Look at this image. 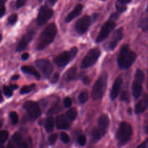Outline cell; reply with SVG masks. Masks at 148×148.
<instances>
[{
  "instance_id": "f546056e",
  "label": "cell",
  "mask_w": 148,
  "mask_h": 148,
  "mask_svg": "<svg viewBox=\"0 0 148 148\" xmlns=\"http://www.w3.org/2000/svg\"><path fill=\"white\" fill-rule=\"evenodd\" d=\"M60 106L57 104V103H55L54 105H53L50 109L49 110H48V112H47V114L49 115H52V114H56L58 112H60Z\"/></svg>"
},
{
  "instance_id": "7bdbcfd3",
  "label": "cell",
  "mask_w": 148,
  "mask_h": 148,
  "mask_svg": "<svg viewBox=\"0 0 148 148\" xmlns=\"http://www.w3.org/2000/svg\"><path fill=\"white\" fill-rule=\"evenodd\" d=\"M118 17H119V14L117 13H113L111 14L110 16H109V20L115 22L117 20Z\"/></svg>"
},
{
  "instance_id": "277c9868",
  "label": "cell",
  "mask_w": 148,
  "mask_h": 148,
  "mask_svg": "<svg viewBox=\"0 0 148 148\" xmlns=\"http://www.w3.org/2000/svg\"><path fill=\"white\" fill-rule=\"evenodd\" d=\"M132 134V129L130 124L127 122H121L116 132V139L119 146L125 145L131 139Z\"/></svg>"
},
{
  "instance_id": "5bb4252c",
  "label": "cell",
  "mask_w": 148,
  "mask_h": 148,
  "mask_svg": "<svg viewBox=\"0 0 148 148\" xmlns=\"http://www.w3.org/2000/svg\"><path fill=\"white\" fill-rule=\"evenodd\" d=\"M109 124V119L107 114L101 115L98 119V127L97 128L102 136H103L108 130Z\"/></svg>"
},
{
  "instance_id": "c3c4849f",
  "label": "cell",
  "mask_w": 148,
  "mask_h": 148,
  "mask_svg": "<svg viewBox=\"0 0 148 148\" xmlns=\"http://www.w3.org/2000/svg\"><path fill=\"white\" fill-rule=\"evenodd\" d=\"M7 148H16V147L12 141H9L7 145Z\"/></svg>"
},
{
  "instance_id": "d590c367",
  "label": "cell",
  "mask_w": 148,
  "mask_h": 148,
  "mask_svg": "<svg viewBox=\"0 0 148 148\" xmlns=\"http://www.w3.org/2000/svg\"><path fill=\"white\" fill-rule=\"evenodd\" d=\"M60 137H61V140L64 142V143H68L70 140V137L66 133V132H62L61 133V135H60Z\"/></svg>"
},
{
  "instance_id": "ac0fdd59",
  "label": "cell",
  "mask_w": 148,
  "mask_h": 148,
  "mask_svg": "<svg viewBox=\"0 0 148 148\" xmlns=\"http://www.w3.org/2000/svg\"><path fill=\"white\" fill-rule=\"evenodd\" d=\"M83 5L80 3L77 4L74 9L68 14L65 18V21L66 23H69L73 20L75 17H77L82 13L83 10Z\"/></svg>"
},
{
  "instance_id": "ffe728a7",
  "label": "cell",
  "mask_w": 148,
  "mask_h": 148,
  "mask_svg": "<svg viewBox=\"0 0 148 148\" xmlns=\"http://www.w3.org/2000/svg\"><path fill=\"white\" fill-rule=\"evenodd\" d=\"M12 139L16 144L17 148H29V145L24 140L22 135L20 132H15L12 136Z\"/></svg>"
},
{
  "instance_id": "bcb514c9",
  "label": "cell",
  "mask_w": 148,
  "mask_h": 148,
  "mask_svg": "<svg viewBox=\"0 0 148 148\" xmlns=\"http://www.w3.org/2000/svg\"><path fill=\"white\" fill-rule=\"evenodd\" d=\"M29 57V54L28 53H24L21 56V59L23 60H27Z\"/></svg>"
},
{
  "instance_id": "8d00e7d4",
  "label": "cell",
  "mask_w": 148,
  "mask_h": 148,
  "mask_svg": "<svg viewBox=\"0 0 148 148\" xmlns=\"http://www.w3.org/2000/svg\"><path fill=\"white\" fill-rule=\"evenodd\" d=\"M3 92H4L5 95L6 97H11L13 95L12 90H11L10 88L9 87H8V86H4L3 87Z\"/></svg>"
},
{
  "instance_id": "3957f363",
  "label": "cell",
  "mask_w": 148,
  "mask_h": 148,
  "mask_svg": "<svg viewBox=\"0 0 148 148\" xmlns=\"http://www.w3.org/2000/svg\"><path fill=\"white\" fill-rule=\"evenodd\" d=\"M108 85V75L105 71H103L95 82L91 92L92 98L94 100L101 99L107 88Z\"/></svg>"
},
{
  "instance_id": "ba28073f",
  "label": "cell",
  "mask_w": 148,
  "mask_h": 148,
  "mask_svg": "<svg viewBox=\"0 0 148 148\" xmlns=\"http://www.w3.org/2000/svg\"><path fill=\"white\" fill-rule=\"evenodd\" d=\"M23 108L27 111V119L29 120L34 121L41 114L39 105L32 101H28L23 105Z\"/></svg>"
},
{
  "instance_id": "db71d44e",
  "label": "cell",
  "mask_w": 148,
  "mask_h": 148,
  "mask_svg": "<svg viewBox=\"0 0 148 148\" xmlns=\"http://www.w3.org/2000/svg\"><path fill=\"white\" fill-rule=\"evenodd\" d=\"M3 100V98H2V94H1V91L0 90V103L2 102V101Z\"/></svg>"
},
{
  "instance_id": "9c48e42d",
  "label": "cell",
  "mask_w": 148,
  "mask_h": 148,
  "mask_svg": "<svg viewBox=\"0 0 148 148\" xmlns=\"http://www.w3.org/2000/svg\"><path fill=\"white\" fill-rule=\"evenodd\" d=\"M54 12L51 8L47 5L42 6L40 8L36 18L37 24L39 26L44 25L53 16Z\"/></svg>"
},
{
  "instance_id": "603a6c76",
  "label": "cell",
  "mask_w": 148,
  "mask_h": 148,
  "mask_svg": "<svg viewBox=\"0 0 148 148\" xmlns=\"http://www.w3.org/2000/svg\"><path fill=\"white\" fill-rule=\"evenodd\" d=\"M77 72V68L75 66L71 67L68 71L65 72L64 76L66 81H71L74 79Z\"/></svg>"
},
{
  "instance_id": "b9f144b4",
  "label": "cell",
  "mask_w": 148,
  "mask_h": 148,
  "mask_svg": "<svg viewBox=\"0 0 148 148\" xmlns=\"http://www.w3.org/2000/svg\"><path fill=\"white\" fill-rule=\"evenodd\" d=\"M26 3V1L25 0H18L16 2V6L17 8H20L23 6Z\"/></svg>"
},
{
  "instance_id": "7a4b0ae2",
  "label": "cell",
  "mask_w": 148,
  "mask_h": 148,
  "mask_svg": "<svg viewBox=\"0 0 148 148\" xmlns=\"http://www.w3.org/2000/svg\"><path fill=\"white\" fill-rule=\"evenodd\" d=\"M57 32V28L54 23L48 24L40 34L37 49L42 50L49 45L54 40Z\"/></svg>"
},
{
  "instance_id": "8fae6325",
  "label": "cell",
  "mask_w": 148,
  "mask_h": 148,
  "mask_svg": "<svg viewBox=\"0 0 148 148\" xmlns=\"http://www.w3.org/2000/svg\"><path fill=\"white\" fill-rule=\"evenodd\" d=\"M35 64L46 78H49L50 76L53 71V66L48 60H36L35 61Z\"/></svg>"
},
{
  "instance_id": "f6af8a7d",
  "label": "cell",
  "mask_w": 148,
  "mask_h": 148,
  "mask_svg": "<svg viewBox=\"0 0 148 148\" xmlns=\"http://www.w3.org/2000/svg\"><path fill=\"white\" fill-rule=\"evenodd\" d=\"M147 146V140H146L145 142H142L141 144L138 146L136 148H146Z\"/></svg>"
},
{
  "instance_id": "6f0895ef",
  "label": "cell",
  "mask_w": 148,
  "mask_h": 148,
  "mask_svg": "<svg viewBox=\"0 0 148 148\" xmlns=\"http://www.w3.org/2000/svg\"><path fill=\"white\" fill-rule=\"evenodd\" d=\"M1 39H2V35L0 34V42H1Z\"/></svg>"
},
{
  "instance_id": "d6a6232c",
  "label": "cell",
  "mask_w": 148,
  "mask_h": 148,
  "mask_svg": "<svg viewBox=\"0 0 148 148\" xmlns=\"http://www.w3.org/2000/svg\"><path fill=\"white\" fill-rule=\"evenodd\" d=\"M120 99L123 101L129 102L130 101V97L128 92L126 91H123L121 94Z\"/></svg>"
},
{
  "instance_id": "30bf717a",
  "label": "cell",
  "mask_w": 148,
  "mask_h": 148,
  "mask_svg": "<svg viewBox=\"0 0 148 148\" xmlns=\"http://www.w3.org/2000/svg\"><path fill=\"white\" fill-rule=\"evenodd\" d=\"M116 26V24L114 21H111L110 20H108L107 21H106L102 26L99 33L95 39V42L100 43L105 40L106 38H108L110 33L113 31Z\"/></svg>"
},
{
  "instance_id": "74e56055",
  "label": "cell",
  "mask_w": 148,
  "mask_h": 148,
  "mask_svg": "<svg viewBox=\"0 0 148 148\" xmlns=\"http://www.w3.org/2000/svg\"><path fill=\"white\" fill-rule=\"evenodd\" d=\"M5 2V1H0V18L2 17L5 13V7L4 5Z\"/></svg>"
},
{
  "instance_id": "83f0119b",
  "label": "cell",
  "mask_w": 148,
  "mask_h": 148,
  "mask_svg": "<svg viewBox=\"0 0 148 148\" xmlns=\"http://www.w3.org/2000/svg\"><path fill=\"white\" fill-rule=\"evenodd\" d=\"M78 99L81 103H86L88 99V94L87 91H82L78 96Z\"/></svg>"
},
{
  "instance_id": "e575fe53",
  "label": "cell",
  "mask_w": 148,
  "mask_h": 148,
  "mask_svg": "<svg viewBox=\"0 0 148 148\" xmlns=\"http://www.w3.org/2000/svg\"><path fill=\"white\" fill-rule=\"evenodd\" d=\"M58 138V135L56 133H53L52 134H51L48 138V140H49V143L50 145H54Z\"/></svg>"
},
{
  "instance_id": "681fc988",
  "label": "cell",
  "mask_w": 148,
  "mask_h": 148,
  "mask_svg": "<svg viewBox=\"0 0 148 148\" xmlns=\"http://www.w3.org/2000/svg\"><path fill=\"white\" fill-rule=\"evenodd\" d=\"M9 87L10 88L11 90H16V89L18 88V86L17 85H16V84H10Z\"/></svg>"
},
{
  "instance_id": "d4e9b609",
  "label": "cell",
  "mask_w": 148,
  "mask_h": 148,
  "mask_svg": "<svg viewBox=\"0 0 148 148\" xmlns=\"http://www.w3.org/2000/svg\"><path fill=\"white\" fill-rule=\"evenodd\" d=\"M66 116L68 119L70 121H73L75 120L77 116V111L75 108H71L69 109L66 113Z\"/></svg>"
},
{
  "instance_id": "1f68e13d",
  "label": "cell",
  "mask_w": 148,
  "mask_h": 148,
  "mask_svg": "<svg viewBox=\"0 0 148 148\" xmlns=\"http://www.w3.org/2000/svg\"><path fill=\"white\" fill-rule=\"evenodd\" d=\"M10 118L12 120V122L14 124H16L18 121V116L16 112H12L9 114Z\"/></svg>"
},
{
  "instance_id": "2e32d148",
  "label": "cell",
  "mask_w": 148,
  "mask_h": 148,
  "mask_svg": "<svg viewBox=\"0 0 148 148\" xmlns=\"http://www.w3.org/2000/svg\"><path fill=\"white\" fill-rule=\"evenodd\" d=\"M123 79L121 76H118L116 78L114 83L112 86V88L110 91V97L112 100L115 99L118 96L120 90L121 89L122 84H123Z\"/></svg>"
},
{
  "instance_id": "f1b7e54d",
  "label": "cell",
  "mask_w": 148,
  "mask_h": 148,
  "mask_svg": "<svg viewBox=\"0 0 148 148\" xmlns=\"http://www.w3.org/2000/svg\"><path fill=\"white\" fill-rule=\"evenodd\" d=\"M35 86V84H31L30 85H27V86H23L20 90V94H24L29 92L31 91H32L34 89Z\"/></svg>"
},
{
  "instance_id": "484cf974",
  "label": "cell",
  "mask_w": 148,
  "mask_h": 148,
  "mask_svg": "<svg viewBox=\"0 0 148 148\" xmlns=\"http://www.w3.org/2000/svg\"><path fill=\"white\" fill-rule=\"evenodd\" d=\"M138 27L141 28L143 31H146L148 28V19L147 17L141 18L138 23Z\"/></svg>"
},
{
  "instance_id": "816d5d0a",
  "label": "cell",
  "mask_w": 148,
  "mask_h": 148,
  "mask_svg": "<svg viewBox=\"0 0 148 148\" xmlns=\"http://www.w3.org/2000/svg\"><path fill=\"white\" fill-rule=\"evenodd\" d=\"M19 77H20V76L18 75H14L12 77V79L16 80H17L19 78Z\"/></svg>"
},
{
  "instance_id": "ee69618b",
  "label": "cell",
  "mask_w": 148,
  "mask_h": 148,
  "mask_svg": "<svg viewBox=\"0 0 148 148\" xmlns=\"http://www.w3.org/2000/svg\"><path fill=\"white\" fill-rule=\"evenodd\" d=\"M82 80H83V82L84 84H89L90 83L91 80V79H90V77L89 76H86L83 77Z\"/></svg>"
},
{
  "instance_id": "6da1fadb",
  "label": "cell",
  "mask_w": 148,
  "mask_h": 148,
  "mask_svg": "<svg viewBox=\"0 0 148 148\" xmlns=\"http://www.w3.org/2000/svg\"><path fill=\"white\" fill-rule=\"evenodd\" d=\"M135 51L130 50L128 45L125 44L120 49L117 57V64L121 69H127L131 67L136 58Z\"/></svg>"
},
{
  "instance_id": "cb8c5ba5",
  "label": "cell",
  "mask_w": 148,
  "mask_h": 148,
  "mask_svg": "<svg viewBox=\"0 0 148 148\" xmlns=\"http://www.w3.org/2000/svg\"><path fill=\"white\" fill-rule=\"evenodd\" d=\"M44 127L45 130L47 132H51L53 130L54 120L52 117H49L46 119L44 124Z\"/></svg>"
},
{
  "instance_id": "836d02e7",
  "label": "cell",
  "mask_w": 148,
  "mask_h": 148,
  "mask_svg": "<svg viewBox=\"0 0 148 148\" xmlns=\"http://www.w3.org/2000/svg\"><path fill=\"white\" fill-rule=\"evenodd\" d=\"M17 20V14L16 13L11 14L9 17H8V23L10 25H14L16 22Z\"/></svg>"
},
{
  "instance_id": "60d3db41",
  "label": "cell",
  "mask_w": 148,
  "mask_h": 148,
  "mask_svg": "<svg viewBox=\"0 0 148 148\" xmlns=\"http://www.w3.org/2000/svg\"><path fill=\"white\" fill-rule=\"evenodd\" d=\"M59 77H60V75H59V73H55L54 75H53V76H52V77H51V82L52 83H56L57 81H58V79H59Z\"/></svg>"
},
{
  "instance_id": "4dcf8cb0",
  "label": "cell",
  "mask_w": 148,
  "mask_h": 148,
  "mask_svg": "<svg viewBox=\"0 0 148 148\" xmlns=\"http://www.w3.org/2000/svg\"><path fill=\"white\" fill-rule=\"evenodd\" d=\"M9 136V133L7 131L3 130L0 131V143L2 144L5 142Z\"/></svg>"
},
{
  "instance_id": "9a60e30c",
  "label": "cell",
  "mask_w": 148,
  "mask_h": 148,
  "mask_svg": "<svg viewBox=\"0 0 148 148\" xmlns=\"http://www.w3.org/2000/svg\"><path fill=\"white\" fill-rule=\"evenodd\" d=\"M123 36V29L120 28L116 30L113 33L112 38L109 43V49L110 50H113L117 46L119 42L121 40Z\"/></svg>"
},
{
  "instance_id": "11a10c76",
  "label": "cell",
  "mask_w": 148,
  "mask_h": 148,
  "mask_svg": "<svg viewBox=\"0 0 148 148\" xmlns=\"http://www.w3.org/2000/svg\"><path fill=\"white\" fill-rule=\"evenodd\" d=\"M0 148H5V146L2 144H0Z\"/></svg>"
},
{
  "instance_id": "ab89813d",
  "label": "cell",
  "mask_w": 148,
  "mask_h": 148,
  "mask_svg": "<svg viewBox=\"0 0 148 148\" xmlns=\"http://www.w3.org/2000/svg\"><path fill=\"white\" fill-rule=\"evenodd\" d=\"M63 103L66 108H69L72 105V100L69 97H66L64 99Z\"/></svg>"
},
{
  "instance_id": "f5cc1de1",
  "label": "cell",
  "mask_w": 148,
  "mask_h": 148,
  "mask_svg": "<svg viewBox=\"0 0 148 148\" xmlns=\"http://www.w3.org/2000/svg\"><path fill=\"white\" fill-rule=\"evenodd\" d=\"M128 113L130 114H132V109L131 108H128Z\"/></svg>"
},
{
  "instance_id": "4fadbf2b",
  "label": "cell",
  "mask_w": 148,
  "mask_h": 148,
  "mask_svg": "<svg viewBox=\"0 0 148 148\" xmlns=\"http://www.w3.org/2000/svg\"><path fill=\"white\" fill-rule=\"evenodd\" d=\"M34 35L35 32L33 31H30L27 32L24 35H23L21 39L20 40L19 43L17 45L16 50L17 51H21L24 50L33 39Z\"/></svg>"
},
{
  "instance_id": "7dc6e473",
  "label": "cell",
  "mask_w": 148,
  "mask_h": 148,
  "mask_svg": "<svg viewBox=\"0 0 148 148\" xmlns=\"http://www.w3.org/2000/svg\"><path fill=\"white\" fill-rule=\"evenodd\" d=\"M98 13H94L92 15V17L91 18L90 17V18H91V22H94L96 20H97V17H98Z\"/></svg>"
},
{
  "instance_id": "e0dca14e",
  "label": "cell",
  "mask_w": 148,
  "mask_h": 148,
  "mask_svg": "<svg viewBox=\"0 0 148 148\" xmlns=\"http://www.w3.org/2000/svg\"><path fill=\"white\" fill-rule=\"evenodd\" d=\"M56 125L57 128L66 130L69 127V120L64 114H60L56 119Z\"/></svg>"
},
{
  "instance_id": "f35d334b",
  "label": "cell",
  "mask_w": 148,
  "mask_h": 148,
  "mask_svg": "<svg viewBox=\"0 0 148 148\" xmlns=\"http://www.w3.org/2000/svg\"><path fill=\"white\" fill-rule=\"evenodd\" d=\"M78 142L81 146H84L86 142V138L84 135H81L78 138Z\"/></svg>"
},
{
  "instance_id": "44dd1931",
  "label": "cell",
  "mask_w": 148,
  "mask_h": 148,
  "mask_svg": "<svg viewBox=\"0 0 148 148\" xmlns=\"http://www.w3.org/2000/svg\"><path fill=\"white\" fill-rule=\"evenodd\" d=\"M21 71L27 74L34 76L36 79H39L40 78V75L39 73L32 66H23L21 68Z\"/></svg>"
},
{
  "instance_id": "7402d4cb",
  "label": "cell",
  "mask_w": 148,
  "mask_h": 148,
  "mask_svg": "<svg viewBox=\"0 0 148 148\" xmlns=\"http://www.w3.org/2000/svg\"><path fill=\"white\" fill-rule=\"evenodd\" d=\"M131 2V1L117 0L115 3V7L117 13H121L127 10V4Z\"/></svg>"
},
{
  "instance_id": "f907efd6",
  "label": "cell",
  "mask_w": 148,
  "mask_h": 148,
  "mask_svg": "<svg viewBox=\"0 0 148 148\" xmlns=\"http://www.w3.org/2000/svg\"><path fill=\"white\" fill-rule=\"evenodd\" d=\"M57 2V1H53V0H51V1H47V2H49V5H54V3H56ZM49 5H48V6H49Z\"/></svg>"
},
{
  "instance_id": "d6986e66",
  "label": "cell",
  "mask_w": 148,
  "mask_h": 148,
  "mask_svg": "<svg viewBox=\"0 0 148 148\" xmlns=\"http://www.w3.org/2000/svg\"><path fill=\"white\" fill-rule=\"evenodd\" d=\"M147 94H145V96L135 105V113L136 114H140L145 112L147 108Z\"/></svg>"
},
{
  "instance_id": "9f6ffc18",
  "label": "cell",
  "mask_w": 148,
  "mask_h": 148,
  "mask_svg": "<svg viewBox=\"0 0 148 148\" xmlns=\"http://www.w3.org/2000/svg\"><path fill=\"white\" fill-rule=\"evenodd\" d=\"M2 122L0 121V128L2 127Z\"/></svg>"
},
{
  "instance_id": "4316f807",
  "label": "cell",
  "mask_w": 148,
  "mask_h": 148,
  "mask_svg": "<svg viewBox=\"0 0 148 148\" xmlns=\"http://www.w3.org/2000/svg\"><path fill=\"white\" fill-rule=\"evenodd\" d=\"M103 136L98 130L97 127L94 128L91 131V137L94 141H97L100 139Z\"/></svg>"
},
{
  "instance_id": "5b68a950",
  "label": "cell",
  "mask_w": 148,
  "mask_h": 148,
  "mask_svg": "<svg viewBox=\"0 0 148 148\" xmlns=\"http://www.w3.org/2000/svg\"><path fill=\"white\" fill-rule=\"evenodd\" d=\"M77 51L78 49L76 47H72L69 51H63L56 57L54 62L58 66H64L74 58Z\"/></svg>"
},
{
  "instance_id": "52a82bcc",
  "label": "cell",
  "mask_w": 148,
  "mask_h": 148,
  "mask_svg": "<svg viewBox=\"0 0 148 148\" xmlns=\"http://www.w3.org/2000/svg\"><path fill=\"white\" fill-rule=\"evenodd\" d=\"M101 54V51L98 47L90 49L81 62V68L86 69L93 65L98 60Z\"/></svg>"
},
{
  "instance_id": "7c38bea8",
  "label": "cell",
  "mask_w": 148,
  "mask_h": 148,
  "mask_svg": "<svg viewBox=\"0 0 148 148\" xmlns=\"http://www.w3.org/2000/svg\"><path fill=\"white\" fill-rule=\"evenodd\" d=\"M91 23L90 17L85 15L79 18L76 23L75 29L76 32L80 35L84 34L88 29Z\"/></svg>"
},
{
  "instance_id": "8992f818",
  "label": "cell",
  "mask_w": 148,
  "mask_h": 148,
  "mask_svg": "<svg viewBox=\"0 0 148 148\" xmlns=\"http://www.w3.org/2000/svg\"><path fill=\"white\" fill-rule=\"evenodd\" d=\"M144 79L145 74L140 69H137L135 75V79L132 86V95L135 99L139 98L142 92V83L144 82Z\"/></svg>"
}]
</instances>
